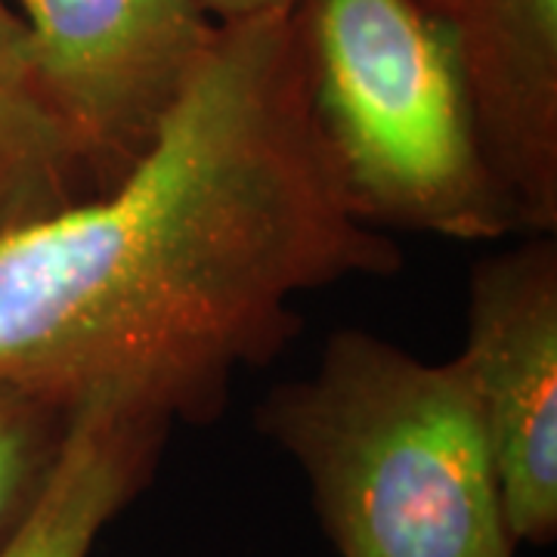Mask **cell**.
Returning <instances> with one entry per match:
<instances>
[{"instance_id": "6da1fadb", "label": "cell", "mask_w": 557, "mask_h": 557, "mask_svg": "<svg viewBox=\"0 0 557 557\" xmlns=\"http://www.w3.org/2000/svg\"><path fill=\"white\" fill-rule=\"evenodd\" d=\"M319 152L292 13L220 22L149 152L97 199L0 242V387L201 424L300 335L295 300L391 276Z\"/></svg>"}, {"instance_id": "7a4b0ae2", "label": "cell", "mask_w": 557, "mask_h": 557, "mask_svg": "<svg viewBox=\"0 0 557 557\" xmlns=\"http://www.w3.org/2000/svg\"><path fill=\"white\" fill-rule=\"evenodd\" d=\"M258 428L307 474L338 557H515L461 357L341 329L310 375L260 399Z\"/></svg>"}, {"instance_id": "3957f363", "label": "cell", "mask_w": 557, "mask_h": 557, "mask_svg": "<svg viewBox=\"0 0 557 557\" xmlns=\"http://www.w3.org/2000/svg\"><path fill=\"white\" fill-rule=\"evenodd\" d=\"M300 90L350 214L456 242L523 233L456 47L416 0H298Z\"/></svg>"}, {"instance_id": "277c9868", "label": "cell", "mask_w": 557, "mask_h": 557, "mask_svg": "<svg viewBox=\"0 0 557 557\" xmlns=\"http://www.w3.org/2000/svg\"><path fill=\"white\" fill-rule=\"evenodd\" d=\"M40 72L102 189L149 146L214 47L201 0H16Z\"/></svg>"}, {"instance_id": "5b68a950", "label": "cell", "mask_w": 557, "mask_h": 557, "mask_svg": "<svg viewBox=\"0 0 557 557\" xmlns=\"http://www.w3.org/2000/svg\"><path fill=\"white\" fill-rule=\"evenodd\" d=\"M458 357L474 384L502 508L518 545L557 536V242L545 233L483 258Z\"/></svg>"}, {"instance_id": "8992f818", "label": "cell", "mask_w": 557, "mask_h": 557, "mask_svg": "<svg viewBox=\"0 0 557 557\" xmlns=\"http://www.w3.org/2000/svg\"><path fill=\"white\" fill-rule=\"evenodd\" d=\"M456 47L523 233H557V0H416Z\"/></svg>"}, {"instance_id": "52a82bcc", "label": "cell", "mask_w": 557, "mask_h": 557, "mask_svg": "<svg viewBox=\"0 0 557 557\" xmlns=\"http://www.w3.org/2000/svg\"><path fill=\"white\" fill-rule=\"evenodd\" d=\"M171 418L121 394L75 403L50 478L0 557H90L100 533L149 486Z\"/></svg>"}, {"instance_id": "ba28073f", "label": "cell", "mask_w": 557, "mask_h": 557, "mask_svg": "<svg viewBox=\"0 0 557 557\" xmlns=\"http://www.w3.org/2000/svg\"><path fill=\"white\" fill-rule=\"evenodd\" d=\"M22 16L0 0V242L102 196Z\"/></svg>"}, {"instance_id": "9c48e42d", "label": "cell", "mask_w": 557, "mask_h": 557, "mask_svg": "<svg viewBox=\"0 0 557 557\" xmlns=\"http://www.w3.org/2000/svg\"><path fill=\"white\" fill-rule=\"evenodd\" d=\"M75 406L0 387V542L38 498L60 456Z\"/></svg>"}, {"instance_id": "30bf717a", "label": "cell", "mask_w": 557, "mask_h": 557, "mask_svg": "<svg viewBox=\"0 0 557 557\" xmlns=\"http://www.w3.org/2000/svg\"><path fill=\"white\" fill-rule=\"evenodd\" d=\"M298 0H201V7L218 22L255 20L270 13H292Z\"/></svg>"}]
</instances>
